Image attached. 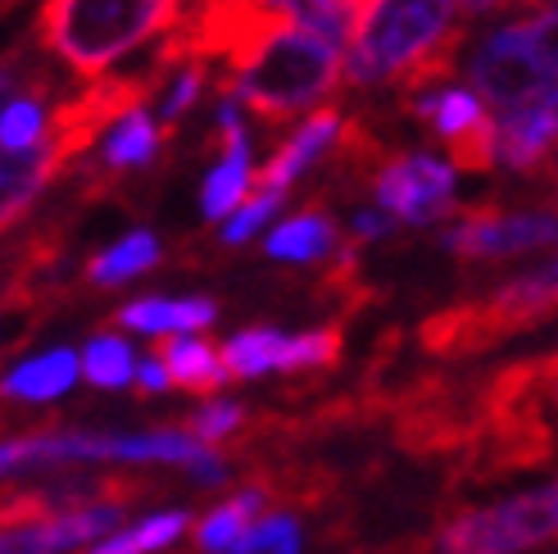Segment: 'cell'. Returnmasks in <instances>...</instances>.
I'll return each instance as SVG.
<instances>
[{
    "label": "cell",
    "mask_w": 558,
    "mask_h": 554,
    "mask_svg": "<svg viewBox=\"0 0 558 554\" xmlns=\"http://www.w3.org/2000/svg\"><path fill=\"white\" fill-rule=\"evenodd\" d=\"M228 554H300V522L291 514H272L250 522L245 537Z\"/></svg>",
    "instance_id": "83f0119b"
},
{
    "label": "cell",
    "mask_w": 558,
    "mask_h": 554,
    "mask_svg": "<svg viewBox=\"0 0 558 554\" xmlns=\"http://www.w3.org/2000/svg\"><path fill=\"white\" fill-rule=\"evenodd\" d=\"M128 501H92L60 514H33L10 518L0 528V554H64L77 545H96L109 532H119Z\"/></svg>",
    "instance_id": "30bf717a"
},
{
    "label": "cell",
    "mask_w": 558,
    "mask_h": 554,
    "mask_svg": "<svg viewBox=\"0 0 558 554\" xmlns=\"http://www.w3.org/2000/svg\"><path fill=\"white\" fill-rule=\"evenodd\" d=\"M282 354H287V337L272 327H245L218 350L222 373L228 377H264V373H282Z\"/></svg>",
    "instance_id": "603a6c76"
},
{
    "label": "cell",
    "mask_w": 558,
    "mask_h": 554,
    "mask_svg": "<svg viewBox=\"0 0 558 554\" xmlns=\"http://www.w3.org/2000/svg\"><path fill=\"white\" fill-rule=\"evenodd\" d=\"M277 205H282V191H259V196H250L232 218H228V228H222V241L228 245H245L250 237H255L268 218L277 214Z\"/></svg>",
    "instance_id": "4dcf8cb0"
},
{
    "label": "cell",
    "mask_w": 558,
    "mask_h": 554,
    "mask_svg": "<svg viewBox=\"0 0 558 554\" xmlns=\"http://www.w3.org/2000/svg\"><path fill=\"white\" fill-rule=\"evenodd\" d=\"M341 123H345V119H341L331 105L314 109V115L304 119V128L291 136V142H287L282 150L272 155V164L264 169V178H259V182H264V191H282V196H287V186H291L304 169H310V164H318L331 146H337Z\"/></svg>",
    "instance_id": "5bb4252c"
},
{
    "label": "cell",
    "mask_w": 558,
    "mask_h": 554,
    "mask_svg": "<svg viewBox=\"0 0 558 554\" xmlns=\"http://www.w3.org/2000/svg\"><path fill=\"white\" fill-rule=\"evenodd\" d=\"M341 241L337 224H331L327 214L318 209H304L295 218H287L282 228H272L268 241H264V251L272 260H282V264H314L323 255H331V245Z\"/></svg>",
    "instance_id": "d6986e66"
},
{
    "label": "cell",
    "mask_w": 558,
    "mask_h": 554,
    "mask_svg": "<svg viewBox=\"0 0 558 554\" xmlns=\"http://www.w3.org/2000/svg\"><path fill=\"white\" fill-rule=\"evenodd\" d=\"M218 132H222V142H228V155H222V164L205 178L201 205H205V218H232L236 205L245 201L250 182H255V169H250V132L241 123V109L232 96L218 100Z\"/></svg>",
    "instance_id": "7c38bea8"
},
{
    "label": "cell",
    "mask_w": 558,
    "mask_h": 554,
    "mask_svg": "<svg viewBox=\"0 0 558 554\" xmlns=\"http://www.w3.org/2000/svg\"><path fill=\"white\" fill-rule=\"evenodd\" d=\"M46 87H50V77L41 69H33L23 77V96H14L5 109H0V150L19 155V150H33L46 142V128H50L46 105H41Z\"/></svg>",
    "instance_id": "ffe728a7"
},
{
    "label": "cell",
    "mask_w": 558,
    "mask_h": 554,
    "mask_svg": "<svg viewBox=\"0 0 558 554\" xmlns=\"http://www.w3.org/2000/svg\"><path fill=\"white\" fill-rule=\"evenodd\" d=\"M264 501H268L264 486H245L241 495H232L228 505H218V509L201 522V528H195V541H201V550H205V554H228V550L245 537L250 522H259Z\"/></svg>",
    "instance_id": "cb8c5ba5"
},
{
    "label": "cell",
    "mask_w": 558,
    "mask_h": 554,
    "mask_svg": "<svg viewBox=\"0 0 558 554\" xmlns=\"http://www.w3.org/2000/svg\"><path fill=\"white\" fill-rule=\"evenodd\" d=\"M554 314V264L536 268L518 277V282H505L495 296L477 300V304H459V310L440 314L423 327V341L432 350H482L509 332H522V327H536L541 318Z\"/></svg>",
    "instance_id": "8992f818"
},
{
    "label": "cell",
    "mask_w": 558,
    "mask_h": 554,
    "mask_svg": "<svg viewBox=\"0 0 558 554\" xmlns=\"http://www.w3.org/2000/svg\"><path fill=\"white\" fill-rule=\"evenodd\" d=\"M409 109L423 119L445 146H450V159L468 173H486L495 164V123L486 115V105L463 92V87H432L417 92L409 100Z\"/></svg>",
    "instance_id": "9c48e42d"
},
{
    "label": "cell",
    "mask_w": 558,
    "mask_h": 554,
    "mask_svg": "<svg viewBox=\"0 0 558 554\" xmlns=\"http://www.w3.org/2000/svg\"><path fill=\"white\" fill-rule=\"evenodd\" d=\"M554 100L522 109L513 119H495V159H505L518 173H536L545 169L549 146H554Z\"/></svg>",
    "instance_id": "9a60e30c"
},
{
    "label": "cell",
    "mask_w": 558,
    "mask_h": 554,
    "mask_svg": "<svg viewBox=\"0 0 558 554\" xmlns=\"http://www.w3.org/2000/svg\"><path fill=\"white\" fill-rule=\"evenodd\" d=\"M201 92H205V64L201 60H186L182 73H178V82H173V92H169V100H163V123L178 128L186 109L201 100Z\"/></svg>",
    "instance_id": "1f68e13d"
},
{
    "label": "cell",
    "mask_w": 558,
    "mask_h": 554,
    "mask_svg": "<svg viewBox=\"0 0 558 554\" xmlns=\"http://www.w3.org/2000/svg\"><path fill=\"white\" fill-rule=\"evenodd\" d=\"M132 369H136V354H132V346L123 337H114V332L92 337L87 350H82V359H77V373L87 377L92 386H100V392H119V386H128Z\"/></svg>",
    "instance_id": "484cf974"
},
{
    "label": "cell",
    "mask_w": 558,
    "mask_h": 554,
    "mask_svg": "<svg viewBox=\"0 0 558 554\" xmlns=\"http://www.w3.org/2000/svg\"><path fill=\"white\" fill-rule=\"evenodd\" d=\"M341 60L345 50L327 46L323 37L304 33L295 23L272 19L228 60L232 82L222 96L245 100L259 119L282 123L331 96V87L341 82Z\"/></svg>",
    "instance_id": "7a4b0ae2"
},
{
    "label": "cell",
    "mask_w": 558,
    "mask_h": 554,
    "mask_svg": "<svg viewBox=\"0 0 558 554\" xmlns=\"http://www.w3.org/2000/svg\"><path fill=\"white\" fill-rule=\"evenodd\" d=\"M132 377H136L142 392H169V373H163L159 359H142V364L132 369Z\"/></svg>",
    "instance_id": "836d02e7"
},
{
    "label": "cell",
    "mask_w": 558,
    "mask_h": 554,
    "mask_svg": "<svg viewBox=\"0 0 558 554\" xmlns=\"http://www.w3.org/2000/svg\"><path fill=\"white\" fill-rule=\"evenodd\" d=\"M390 228H396V218H390V214H381V209H364V214H359V218H354V237H359V241H373V237H386Z\"/></svg>",
    "instance_id": "d6a6232c"
},
{
    "label": "cell",
    "mask_w": 558,
    "mask_h": 554,
    "mask_svg": "<svg viewBox=\"0 0 558 554\" xmlns=\"http://www.w3.org/2000/svg\"><path fill=\"white\" fill-rule=\"evenodd\" d=\"M10 87H14V64H10V60H0V100H5Z\"/></svg>",
    "instance_id": "d590c367"
},
{
    "label": "cell",
    "mask_w": 558,
    "mask_h": 554,
    "mask_svg": "<svg viewBox=\"0 0 558 554\" xmlns=\"http://www.w3.org/2000/svg\"><path fill=\"white\" fill-rule=\"evenodd\" d=\"M163 132L155 128L150 109L136 105L128 115L114 119V128L105 132V169L109 173H132V169H146V164L159 155Z\"/></svg>",
    "instance_id": "44dd1931"
},
{
    "label": "cell",
    "mask_w": 558,
    "mask_h": 554,
    "mask_svg": "<svg viewBox=\"0 0 558 554\" xmlns=\"http://www.w3.org/2000/svg\"><path fill=\"white\" fill-rule=\"evenodd\" d=\"M163 373H169V386H186V392H218L222 382H228V373H222V359L209 341L201 337H169V346H163L159 354Z\"/></svg>",
    "instance_id": "7402d4cb"
},
{
    "label": "cell",
    "mask_w": 558,
    "mask_h": 554,
    "mask_svg": "<svg viewBox=\"0 0 558 554\" xmlns=\"http://www.w3.org/2000/svg\"><path fill=\"white\" fill-rule=\"evenodd\" d=\"M155 264H159V237L155 232H128L123 241L105 245V251L87 264V277L96 287H123Z\"/></svg>",
    "instance_id": "d4e9b609"
},
{
    "label": "cell",
    "mask_w": 558,
    "mask_h": 554,
    "mask_svg": "<svg viewBox=\"0 0 558 554\" xmlns=\"http://www.w3.org/2000/svg\"><path fill=\"white\" fill-rule=\"evenodd\" d=\"M554 209H526V214H495V209H468L454 228H445V245L459 260H505L522 251L554 245Z\"/></svg>",
    "instance_id": "8fae6325"
},
{
    "label": "cell",
    "mask_w": 558,
    "mask_h": 554,
    "mask_svg": "<svg viewBox=\"0 0 558 554\" xmlns=\"http://www.w3.org/2000/svg\"><path fill=\"white\" fill-rule=\"evenodd\" d=\"M178 0H41L37 33L73 73L100 77L136 46L178 27Z\"/></svg>",
    "instance_id": "3957f363"
},
{
    "label": "cell",
    "mask_w": 558,
    "mask_h": 554,
    "mask_svg": "<svg viewBox=\"0 0 558 554\" xmlns=\"http://www.w3.org/2000/svg\"><path fill=\"white\" fill-rule=\"evenodd\" d=\"M60 169H64V155L50 142H41L33 150H19V155L0 150V232H5L14 218L41 196L46 182Z\"/></svg>",
    "instance_id": "4fadbf2b"
},
{
    "label": "cell",
    "mask_w": 558,
    "mask_h": 554,
    "mask_svg": "<svg viewBox=\"0 0 558 554\" xmlns=\"http://www.w3.org/2000/svg\"><path fill=\"white\" fill-rule=\"evenodd\" d=\"M186 528H191V518L182 509H169V514H155L146 522H136V528H128V532H109L87 554H155L163 545H173Z\"/></svg>",
    "instance_id": "4316f807"
},
{
    "label": "cell",
    "mask_w": 558,
    "mask_h": 554,
    "mask_svg": "<svg viewBox=\"0 0 558 554\" xmlns=\"http://www.w3.org/2000/svg\"><path fill=\"white\" fill-rule=\"evenodd\" d=\"M373 191L381 214H390L396 224L427 228L454 209V169L432 155H400L373 173Z\"/></svg>",
    "instance_id": "ba28073f"
},
{
    "label": "cell",
    "mask_w": 558,
    "mask_h": 554,
    "mask_svg": "<svg viewBox=\"0 0 558 554\" xmlns=\"http://www.w3.org/2000/svg\"><path fill=\"white\" fill-rule=\"evenodd\" d=\"M337 354H341V332H337V327L300 332V337H287L282 373H295V369H327V364H337Z\"/></svg>",
    "instance_id": "f1b7e54d"
},
{
    "label": "cell",
    "mask_w": 558,
    "mask_h": 554,
    "mask_svg": "<svg viewBox=\"0 0 558 554\" xmlns=\"http://www.w3.org/2000/svg\"><path fill=\"white\" fill-rule=\"evenodd\" d=\"M218 318V304L209 296H191V300H132L119 310V323L146 337H191Z\"/></svg>",
    "instance_id": "e0dca14e"
},
{
    "label": "cell",
    "mask_w": 558,
    "mask_h": 554,
    "mask_svg": "<svg viewBox=\"0 0 558 554\" xmlns=\"http://www.w3.org/2000/svg\"><path fill=\"white\" fill-rule=\"evenodd\" d=\"M241 423H245V409H241V405H232V400H209V405L195 409V419H191L186 432L209 450V446H218L222 436H232Z\"/></svg>",
    "instance_id": "f546056e"
},
{
    "label": "cell",
    "mask_w": 558,
    "mask_h": 554,
    "mask_svg": "<svg viewBox=\"0 0 558 554\" xmlns=\"http://www.w3.org/2000/svg\"><path fill=\"white\" fill-rule=\"evenodd\" d=\"M472 96L486 105L490 123L554 100V10L490 33L468 64Z\"/></svg>",
    "instance_id": "277c9868"
},
{
    "label": "cell",
    "mask_w": 558,
    "mask_h": 554,
    "mask_svg": "<svg viewBox=\"0 0 558 554\" xmlns=\"http://www.w3.org/2000/svg\"><path fill=\"white\" fill-rule=\"evenodd\" d=\"M255 10L282 19V23H295L304 33L323 37L327 46L345 50L350 46V33H354V19H359V5L364 0H250Z\"/></svg>",
    "instance_id": "ac0fdd59"
},
{
    "label": "cell",
    "mask_w": 558,
    "mask_h": 554,
    "mask_svg": "<svg viewBox=\"0 0 558 554\" xmlns=\"http://www.w3.org/2000/svg\"><path fill=\"white\" fill-rule=\"evenodd\" d=\"M554 532H558V491L549 482V486L513 495V501L450 518L436 537V550L440 554H526L554 541Z\"/></svg>",
    "instance_id": "52a82bcc"
},
{
    "label": "cell",
    "mask_w": 558,
    "mask_h": 554,
    "mask_svg": "<svg viewBox=\"0 0 558 554\" xmlns=\"http://www.w3.org/2000/svg\"><path fill=\"white\" fill-rule=\"evenodd\" d=\"M77 382V350L60 346V350H46L14 364L5 377H0V396L5 400H27V405H46V400H60L64 392H73Z\"/></svg>",
    "instance_id": "2e32d148"
},
{
    "label": "cell",
    "mask_w": 558,
    "mask_h": 554,
    "mask_svg": "<svg viewBox=\"0 0 558 554\" xmlns=\"http://www.w3.org/2000/svg\"><path fill=\"white\" fill-rule=\"evenodd\" d=\"M459 41L463 27L454 23V0H364L341 73L354 87L404 82L417 92L450 73Z\"/></svg>",
    "instance_id": "6da1fadb"
},
{
    "label": "cell",
    "mask_w": 558,
    "mask_h": 554,
    "mask_svg": "<svg viewBox=\"0 0 558 554\" xmlns=\"http://www.w3.org/2000/svg\"><path fill=\"white\" fill-rule=\"evenodd\" d=\"M454 5H463L468 14H486V10H499V5H509V0H454Z\"/></svg>",
    "instance_id": "e575fe53"
},
{
    "label": "cell",
    "mask_w": 558,
    "mask_h": 554,
    "mask_svg": "<svg viewBox=\"0 0 558 554\" xmlns=\"http://www.w3.org/2000/svg\"><path fill=\"white\" fill-rule=\"evenodd\" d=\"M209 450L191 432H23L0 441V478L64 463H201Z\"/></svg>",
    "instance_id": "5b68a950"
}]
</instances>
